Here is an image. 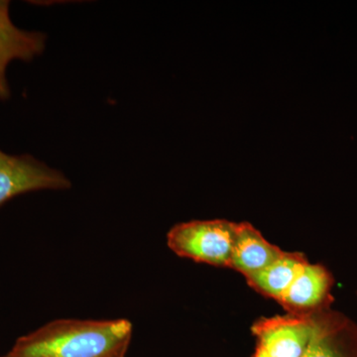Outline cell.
Instances as JSON below:
<instances>
[{"label": "cell", "mask_w": 357, "mask_h": 357, "mask_svg": "<svg viewBox=\"0 0 357 357\" xmlns=\"http://www.w3.org/2000/svg\"><path fill=\"white\" fill-rule=\"evenodd\" d=\"M349 330V323L344 317L328 312L323 326L302 357H351L342 342Z\"/></svg>", "instance_id": "obj_9"}, {"label": "cell", "mask_w": 357, "mask_h": 357, "mask_svg": "<svg viewBox=\"0 0 357 357\" xmlns=\"http://www.w3.org/2000/svg\"><path fill=\"white\" fill-rule=\"evenodd\" d=\"M328 312L289 314L260 319L253 326L257 347L270 357H302Z\"/></svg>", "instance_id": "obj_3"}, {"label": "cell", "mask_w": 357, "mask_h": 357, "mask_svg": "<svg viewBox=\"0 0 357 357\" xmlns=\"http://www.w3.org/2000/svg\"><path fill=\"white\" fill-rule=\"evenodd\" d=\"M70 188L64 174L31 155H10L0 150V206L21 195Z\"/></svg>", "instance_id": "obj_4"}, {"label": "cell", "mask_w": 357, "mask_h": 357, "mask_svg": "<svg viewBox=\"0 0 357 357\" xmlns=\"http://www.w3.org/2000/svg\"><path fill=\"white\" fill-rule=\"evenodd\" d=\"M44 33L27 31L14 25L9 15V1L0 0V100L10 96L6 70L13 61L30 62L46 47Z\"/></svg>", "instance_id": "obj_6"}, {"label": "cell", "mask_w": 357, "mask_h": 357, "mask_svg": "<svg viewBox=\"0 0 357 357\" xmlns=\"http://www.w3.org/2000/svg\"><path fill=\"white\" fill-rule=\"evenodd\" d=\"M236 225L225 220L178 223L168 232L167 244L180 257L229 268Z\"/></svg>", "instance_id": "obj_2"}, {"label": "cell", "mask_w": 357, "mask_h": 357, "mask_svg": "<svg viewBox=\"0 0 357 357\" xmlns=\"http://www.w3.org/2000/svg\"><path fill=\"white\" fill-rule=\"evenodd\" d=\"M283 253L250 223H237L229 268L248 278L278 259Z\"/></svg>", "instance_id": "obj_7"}, {"label": "cell", "mask_w": 357, "mask_h": 357, "mask_svg": "<svg viewBox=\"0 0 357 357\" xmlns=\"http://www.w3.org/2000/svg\"><path fill=\"white\" fill-rule=\"evenodd\" d=\"M253 357H270L268 356L266 352L263 351L261 349H259V347H256V351L255 356Z\"/></svg>", "instance_id": "obj_10"}, {"label": "cell", "mask_w": 357, "mask_h": 357, "mask_svg": "<svg viewBox=\"0 0 357 357\" xmlns=\"http://www.w3.org/2000/svg\"><path fill=\"white\" fill-rule=\"evenodd\" d=\"M0 357H6V356H0Z\"/></svg>", "instance_id": "obj_11"}, {"label": "cell", "mask_w": 357, "mask_h": 357, "mask_svg": "<svg viewBox=\"0 0 357 357\" xmlns=\"http://www.w3.org/2000/svg\"><path fill=\"white\" fill-rule=\"evenodd\" d=\"M307 261L302 253L284 251L278 259L246 280L258 293L279 303Z\"/></svg>", "instance_id": "obj_8"}, {"label": "cell", "mask_w": 357, "mask_h": 357, "mask_svg": "<svg viewBox=\"0 0 357 357\" xmlns=\"http://www.w3.org/2000/svg\"><path fill=\"white\" fill-rule=\"evenodd\" d=\"M132 324L126 319L50 321L16 340L6 357H126Z\"/></svg>", "instance_id": "obj_1"}, {"label": "cell", "mask_w": 357, "mask_h": 357, "mask_svg": "<svg viewBox=\"0 0 357 357\" xmlns=\"http://www.w3.org/2000/svg\"><path fill=\"white\" fill-rule=\"evenodd\" d=\"M333 275L325 266L307 261L279 304L292 314L328 311L333 302Z\"/></svg>", "instance_id": "obj_5"}]
</instances>
